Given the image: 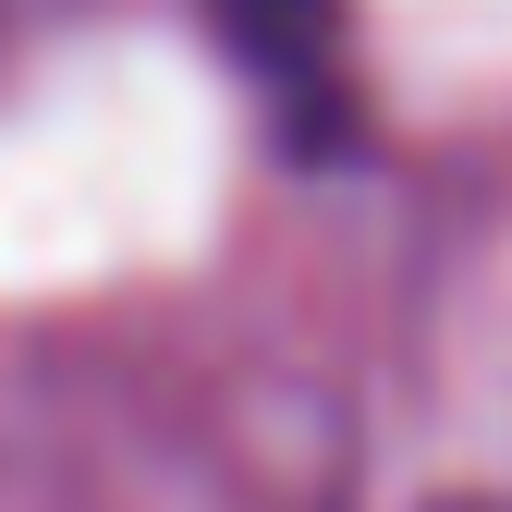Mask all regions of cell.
Masks as SVG:
<instances>
[{"instance_id": "6da1fadb", "label": "cell", "mask_w": 512, "mask_h": 512, "mask_svg": "<svg viewBox=\"0 0 512 512\" xmlns=\"http://www.w3.org/2000/svg\"><path fill=\"white\" fill-rule=\"evenodd\" d=\"M220 25H232V49H244L269 86H317V74H330L342 0H220Z\"/></svg>"}]
</instances>
